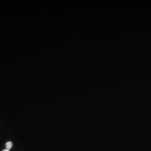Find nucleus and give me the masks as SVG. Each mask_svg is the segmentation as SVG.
<instances>
[{
	"label": "nucleus",
	"mask_w": 151,
	"mask_h": 151,
	"mask_svg": "<svg viewBox=\"0 0 151 151\" xmlns=\"http://www.w3.org/2000/svg\"><path fill=\"white\" fill-rule=\"evenodd\" d=\"M13 146V144L11 142H8L7 143H6V149L10 150L11 149V148Z\"/></svg>",
	"instance_id": "f257e3e1"
},
{
	"label": "nucleus",
	"mask_w": 151,
	"mask_h": 151,
	"mask_svg": "<svg viewBox=\"0 0 151 151\" xmlns=\"http://www.w3.org/2000/svg\"><path fill=\"white\" fill-rule=\"evenodd\" d=\"M2 151H9V150H7V149H5V150H4Z\"/></svg>",
	"instance_id": "f03ea898"
}]
</instances>
